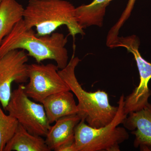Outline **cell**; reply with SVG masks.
<instances>
[{
    "label": "cell",
    "mask_w": 151,
    "mask_h": 151,
    "mask_svg": "<svg viewBox=\"0 0 151 151\" xmlns=\"http://www.w3.org/2000/svg\"><path fill=\"white\" fill-rule=\"evenodd\" d=\"M19 124L15 118L9 114L6 115L0 106V151H4L7 143L14 134Z\"/></svg>",
    "instance_id": "15"
},
{
    "label": "cell",
    "mask_w": 151,
    "mask_h": 151,
    "mask_svg": "<svg viewBox=\"0 0 151 151\" xmlns=\"http://www.w3.org/2000/svg\"><path fill=\"white\" fill-rule=\"evenodd\" d=\"M2 1V0H0V4L1 2Z\"/></svg>",
    "instance_id": "17"
},
{
    "label": "cell",
    "mask_w": 151,
    "mask_h": 151,
    "mask_svg": "<svg viewBox=\"0 0 151 151\" xmlns=\"http://www.w3.org/2000/svg\"><path fill=\"white\" fill-rule=\"evenodd\" d=\"M112 1L93 0L89 4H83L76 8V16L82 28L92 26L102 27L106 8Z\"/></svg>",
    "instance_id": "13"
},
{
    "label": "cell",
    "mask_w": 151,
    "mask_h": 151,
    "mask_svg": "<svg viewBox=\"0 0 151 151\" xmlns=\"http://www.w3.org/2000/svg\"><path fill=\"white\" fill-rule=\"evenodd\" d=\"M24 9L16 0H2L0 4V45L17 23L22 19Z\"/></svg>",
    "instance_id": "14"
},
{
    "label": "cell",
    "mask_w": 151,
    "mask_h": 151,
    "mask_svg": "<svg viewBox=\"0 0 151 151\" xmlns=\"http://www.w3.org/2000/svg\"><path fill=\"white\" fill-rule=\"evenodd\" d=\"M136 0H129L126 8L116 24L111 28L108 33L106 42L109 44L114 43L119 37V32L124 23L131 15Z\"/></svg>",
    "instance_id": "16"
},
{
    "label": "cell",
    "mask_w": 151,
    "mask_h": 151,
    "mask_svg": "<svg viewBox=\"0 0 151 151\" xmlns=\"http://www.w3.org/2000/svg\"><path fill=\"white\" fill-rule=\"evenodd\" d=\"M80 61L73 55L67 65L58 72L78 99L77 114L81 120L93 128L104 127L114 119L118 106L110 104L108 94L105 91L88 92L82 88L75 74L76 68Z\"/></svg>",
    "instance_id": "3"
},
{
    "label": "cell",
    "mask_w": 151,
    "mask_h": 151,
    "mask_svg": "<svg viewBox=\"0 0 151 151\" xmlns=\"http://www.w3.org/2000/svg\"><path fill=\"white\" fill-rule=\"evenodd\" d=\"M125 97L121 95L118 109L112 122L104 127L94 128L81 120L75 127L77 151H120V145L129 139L125 128L119 127L128 115L124 111Z\"/></svg>",
    "instance_id": "4"
},
{
    "label": "cell",
    "mask_w": 151,
    "mask_h": 151,
    "mask_svg": "<svg viewBox=\"0 0 151 151\" xmlns=\"http://www.w3.org/2000/svg\"><path fill=\"white\" fill-rule=\"evenodd\" d=\"M139 41L136 36L119 37L111 48L123 47L134 57L140 75L139 84L133 92L125 98L124 111L127 115L140 110L148 103L151 95L148 84L151 79V63L143 58L139 50Z\"/></svg>",
    "instance_id": "6"
},
{
    "label": "cell",
    "mask_w": 151,
    "mask_h": 151,
    "mask_svg": "<svg viewBox=\"0 0 151 151\" xmlns=\"http://www.w3.org/2000/svg\"><path fill=\"white\" fill-rule=\"evenodd\" d=\"M67 42V38L60 33L38 36L33 29L25 26L22 19L0 45V58L11 50H26L28 55L33 58L37 63L51 60L62 69L68 63V52L65 47Z\"/></svg>",
    "instance_id": "1"
},
{
    "label": "cell",
    "mask_w": 151,
    "mask_h": 151,
    "mask_svg": "<svg viewBox=\"0 0 151 151\" xmlns=\"http://www.w3.org/2000/svg\"><path fill=\"white\" fill-rule=\"evenodd\" d=\"M81 120L77 114L57 120L45 137V143L50 151H59L61 148L75 142V127Z\"/></svg>",
    "instance_id": "10"
},
{
    "label": "cell",
    "mask_w": 151,
    "mask_h": 151,
    "mask_svg": "<svg viewBox=\"0 0 151 151\" xmlns=\"http://www.w3.org/2000/svg\"><path fill=\"white\" fill-rule=\"evenodd\" d=\"M28 55L23 50H15L0 58V103L5 109L10 100L12 85L28 80Z\"/></svg>",
    "instance_id": "8"
},
{
    "label": "cell",
    "mask_w": 151,
    "mask_h": 151,
    "mask_svg": "<svg viewBox=\"0 0 151 151\" xmlns=\"http://www.w3.org/2000/svg\"><path fill=\"white\" fill-rule=\"evenodd\" d=\"M24 87L23 84H20L12 92L10 100L4 110L31 134L45 137L51 126L43 105L28 97Z\"/></svg>",
    "instance_id": "5"
},
{
    "label": "cell",
    "mask_w": 151,
    "mask_h": 151,
    "mask_svg": "<svg viewBox=\"0 0 151 151\" xmlns=\"http://www.w3.org/2000/svg\"><path fill=\"white\" fill-rule=\"evenodd\" d=\"M57 65L52 63L44 65L34 63L28 65V83L24 92L28 97L37 103L52 94L70 91V88L60 75Z\"/></svg>",
    "instance_id": "7"
},
{
    "label": "cell",
    "mask_w": 151,
    "mask_h": 151,
    "mask_svg": "<svg viewBox=\"0 0 151 151\" xmlns=\"http://www.w3.org/2000/svg\"><path fill=\"white\" fill-rule=\"evenodd\" d=\"M128 115L122 124L134 135V147L144 151L151 149V104Z\"/></svg>",
    "instance_id": "9"
},
{
    "label": "cell",
    "mask_w": 151,
    "mask_h": 151,
    "mask_svg": "<svg viewBox=\"0 0 151 151\" xmlns=\"http://www.w3.org/2000/svg\"><path fill=\"white\" fill-rule=\"evenodd\" d=\"M50 124H53L60 118L78 113L77 105L73 93L64 91L47 97L42 103Z\"/></svg>",
    "instance_id": "11"
},
{
    "label": "cell",
    "mask_w": 151,
    "mask_h": 151,
    "mask_svg": "<svg viewBox=\"0 0 151 151\" xmlns=\"http://www.w3.org/2000/svg\"><path fill=\"white\" fill-rule=\"evenodd\" d=\"M50 151L45 139L32 134L19 124L12 137L8 142L4 151Z\"/></svg>",
    "instance_id": "12"
},
{
    "label": "cell",
    "mask_w": 151,
    "mask_h": 151,
    "mask_svg": "<svg viewBox=\"0 0 151 151\" xmlns=\"http://www.w3.org/2000/svg\"><path fill=\"white\" fill-rule=\"evenodd\" d=\"M23 20L27 28H35L38 36L51 34L62 25L73 38L85 35L77 22L76 8L65 0H29Z\"/></svg>",
    "instance_id": "2"
}]
</instances>
